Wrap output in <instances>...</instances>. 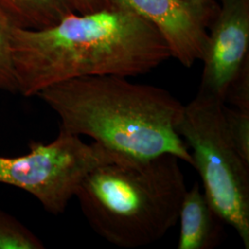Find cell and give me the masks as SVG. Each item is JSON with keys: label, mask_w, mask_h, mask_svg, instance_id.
<instances>
[{"label": "cell", "mask_w": 249, "mask_h": 249, "mask_svg": "<svg viewBox=\"0 0 249 249\" xmlns=\"http://www.w3.org/2000/svg\"><path fill=\"white\" fill-rule=\"evenodd\" d=\"M11 51L18 92L24 97L81 77L141 76L171 57L155 27L113 5L74 12L41 29L14 26Z\"/></svg>", "instance_id": "6da1fadb"}, {"label": "cell", "mask_w": 249, "mask_h": 249, "mask_svg": "<svg viewBox=\"0 0 249 249\" xmlns=\"http://www.w3.org/2000/svg\"><path fill=\"white\" fill-rule=\"evenodd\" d=\"M38 96L60 119V127L87 136L129 158L173 154L192 165L178 131L184 105L168 90L116 75L65 80Z\"/></svg>", "instance_id": "7a4b0ae2"}, {"label": "cell", "mask_w": 249, "mask_h": 249, "mask_svg": "<svg viewBox=\"0 0 249 249\" xmlns=\"http://www.w3.org/2000/svg\"><path fill=\"white\" fill-rule=\"evenodd\" d=\"M187 189L180 160L161 154L103 164L83 180L76 196L103 239L138 249L160 240L176 226Z\"/></svg>", "instance_id": "3957f363"}, {"label": "cell", "mask_w": 249, "mask_h": 249, "mask_svg": "<svg viewBox=\"0 0 249 249\" xmlns=\"http://www.w3.org/2000/svg\"><path fill=\"white\" fill-rule=\"evenodd\" d=\"M224 106L197 93L184 106L178 131L190 151L209 202L249 249V162L231 142Z\"/></svg>", "instance_id": "277c9868"}, {"label": "cell", "mask_w": 249, "mask_h": 249, "mask_svg": "<svg viewBox=\"0 0 249 249\" xmlns=\"http://www.w3.org/2000/svg\"><path fill=\"white\" fill-rule=\"evenodd\" d=\"M29 148L24 155H0V184L24 190L53 215L66 211L93 170L126 157L62 128L53 142H31Z\"/></svg>", "instance_id": "5b68a950"}, {"label": "cell", "mask_w": 249, "mask_h": 249, "mask_svg": "<svg viewBox=\"0 0 249 249\" xmlns=\"http://www.w3.org/2000/svg\"><path fill=\"white\" fill-rule=\"evenodd\" d=\"M210 29L197 93L225 104L231 82L249 64V0H221Z\"/></svg>", "instance_id": "8992f818"}, {"label": "cell", "mask_w": 249, "mask_h": 249, "mask_svg": "<svg viewBox=\"0 0 249 249\" xmlns=\"http://www.w3.org/2000/svg\"><path fill=\"white\" fill-rule=\"evenodd\" d=\"M128 9L155 27L171 57L186 68L202 60L209 40L208 27L198 12L183 0H107Z\"/></svg>", "instance_id": "52a82bcc"}, {"label": "cell", "mask_w": 249, "mask_h": 249, "mask_svg": "<svg viewBox=\"0 0 249 249\" xmlns=\"http://www.w3.org/2000/svg\"><path fill=\"white\" fill-rule=\"evenodd\" d=\"M178 222V249H212L222 241L225 223L214 211L197 182L187 189L183 196Z\"/></svg>", "instance_id": "ba28073f"}, {"label": "cell", "mask_w": 249, "mask_h": 249, "mask_svg": "<svg viewBox=\"0 0 249 249\" xmlns=\"http://www.w3.org/2000/svg\"><path fill=\"white\" fill-rule=\"evenodd\" d=\"M0 9L24 29L50 26L76 12L75 0H0Z\"/></svg>", "instance_id": "9c48e42d"}, {"label": "cell", "mask_w": 249, "mask_h": 249, "mask_svg": "<svg viewBox=\"0 0 249 249\" xmlns=\"http://www.w3.org/2000/svg\"><path fill=\"white\" fill-rule=\"evenodd\" d=\"M40 238L17 218L0 209V249H44Z\"/></svg>", "instance_id": "30bf717a"}, {"label": "cell", "mask_w": 249, "mask_h": 249, "mask_svg": "<svg viewBox=\"0 0 249 249\" xmlns=\"http://www.w3.org/2000/svg\"><path fill=\"white\" fill-rule=\"evenodd\" d=\"M14 26L0 9V89L11 93L18 92L11 51V34Z\"/></svg>", "instance_id": "8fae6325"}, {"label": "cell", "mask_w": 249, "mask_h": 249, "mask_svg": "<svg viewBox=\"0 0 249 249\" xmlns=\"http://www.w3.org/2000/svg\"><path fill=\"white\" fill-rule=\"evenodd\" d=\"M224 118L231 142L244 160L249 162V111L224 106Z\"/></svg>", "instance_id": "7c38bea8"}, {"label": "cell", "mask_w": 249, "mask_h": 249, "mask_svg": "<svg viewBox=\"0 0 249 249\" xmlns=\"http://www.w3.org/2000/svg\"><path fill=\"white\" fill-rule=\"evenodd\" d=\"M226 103L233 108L249 111V64L231 82L225 96Z\"/></svg>", "instance_id": "4fadbf2b"}, {"label": "cell", "mask_w": 249, "mask_h": 249, "mask_svg": "<svg viewBox=\"0 0 249 249\" xmlns=\"http://www.w3.org/2000/svg\"><path fill=\"white\" fill-rule=\"evenodd\" d=\"M192 7L203 18L205 24L210 28L220 10V3L216 0H183Z\"/></svg>", "instance_id": "5bb4252c"}, {"label": "cell", "mask_w": 249, "mask_h": 249, "mask_svg": "<svg viewBox=\"0 0 249 249\" xmlns=\"http://www.w3.org/2000/svg\"><path fill=\"white\" fill-rule=\"evenodd\" d=\"M107 6V0H75L77 13H89Z\"/></svg>", "instance_id": "9a60e30c"}]
</instances>
